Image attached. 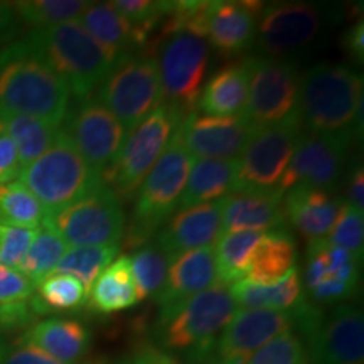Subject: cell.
Here are the masks:
<instances>
[{"mask_svg": "<svg viewBox=\"0 0 364 364\" xmlns=\"http://www.w3.org/2000/svg\"><path fill=\"white\" fill-rule=\"evenodd\" d=\"M294 326L292 309H241L218 336L204 361L208 364H247L258 349L284 332L292 331Z\"/></svg>", "mask_w": 364, "mask_h": 364, "instance_id": "4fadbf2b", "label": "cell"}, {"mask_svg": "<svg viewBox=\"0 0 364 364\" xmlns=\"http://www.w3.org/2000/svg\"><path fill=\"white\" fill-rule=\"evenodd\" d=\"M0 364H63L22 339L11 344L0 343Z\"/></svg>", "mask_w": 364, "mask_h": 364, "instance_id": "ee69618b", "label": "cell"}, {"mask_svg": "<svg viewBox=\"0 0 364 364\" xmlns=\"http://www.w3.org/2000/svg\"><path fill=\"white\" fill-rule=\"evenodd\" d=\"M260 236L257 231H235L218 238L213 247L218 284L228 287L247 277L250 258Z\"/></svg>", "mask_w": 364, "mask_h": 364, "instance_id": "1f68e13d", "label": "cell"}, {"mask_svg": "<svg viewBox=\"0 0 364 364\" xmlns=\"http://www.w3.org/2000/svg\"><path fill=\"white\" fill-rule=\"evenodd\" d=\"M295 260H297V245L294 236L284 228L267 231L262 233L253 250L245 279L258 285L275 284L292 270Z\"/></svg>", "mask_w": 364, "mask_h": 364, "instance_id": "83f0119b", "label": "cell"}, {"mask_svg": "<svg viewBox=\"0 0 364 364\" xmlns=\"http://www.w3.org/2000/svg\"><path fill=\"white\" fill-rule=\"evenodd\" d=\"M130 268L139 300L156 297L166 282L169 258L157 245H147V247H140L132 255Z\"/></svg>", "mask_w": 364, "mask_h": 364, "instance_id": "8d00e7d4", "label": "cell"}, {"mask_svg": "<svg viewBox=\"0 0 364 364\" xmlns=\"http://www.w3.org/2000/svg\"><path fill=\"white\" fill-rule=\"evenodd\" d=\"M184 117L177 108L161 103L130 132L115 161L102 174L103 184L110 188L120 201H130L136 194Z\"/></svg>", "mask_w": 364, "mask_h": 364, "instance_id": "52a82bcc", "label": "cell"}, {"mask_svg": "<svg viewBox=\"0 0 364 364\" xmlns=\"http://www.w3.org/2000/svg\"><path fill=\"white\" fill-rule=\"evenodd\" d=\"M19 179L48 215L61 211L103 186L102 174L80 156L65 130L51 149L22 169Z\"/></svg>", "mask_w": 364, "mask_h": 364, "instance_id": "5b68a950", "label": "cell"}, {"mask_svg": "<svg viewBox=\"0 0 364 364\" xmlns=\"http://www.w3.org/2000/svg\"><path fill=\"white\" fill-rule=\"evenodd\" d=\"M348 204H351L354 209L364 213V172L363 166L354 167L348 184Z\"/></svg>", "mask_w": 364, "mask_h": 364, "instance_id": "7dc6e473", "label": "cell"}, {"mask_svg": "<svg viewBox=\"0 0 364 364\" xmlns=\"http://www.w3.org/2000/svg\"><path fill=\"white\" fill-rule=\"evenodd\" d=\"M351 134H307L300 136L294 156L279 182L280 194L307 186L316 189H329L339 179L344 167Z\"/></svg>", "mask_w": 364, "mask_h": 364, "instance_id": "9a60e30c", "label": "cell"}, {"mask_svg": "<svg viewBox=\"0 0 364 364\" xmlns=\"http://www.w3.org/2000/svg\"><path fill=\"white\" fill-rule=\"evenodd\" d=\"M147 354H149L150 361H152L154 364H179L172 358L167 356V354L159 353V351H156V349H147Z\"/></svg>", "mask_w": 364, "mask_h": 364, "instance_id": "681fc988", "label": "cell"}, {"mask_svg": "<svg viewBox=\"0 0 364 364\" xmlns=\"http://www.w3.org/2000/svg\"><path fill=\"white\" fill-rule=\"evenodd\" d=\"M112 6L129 22L142 44H145L152 31L162 24L164 17L169 11V2H152V0H117L112 2Z\"/></svg>", "mask_w": 364, "mask_h": 364, "instance_id": "f35d334b", "label": "cell"}, {"mask_svg": "<svg viewBox=\"0 0 364 364\" xmlns=\"http://www.w3.org/2000/svg\"><path fill=\"white\" fill-rule=\"evenodd\" d=\"M130 364H154L152 361H150V358H149V354H147V351H144V353H140L139 356H136L134 361H132Z\"/></svg>", "mask_w": 364, "mask_h": 364, "instance_id": "f907efd6", "label": "cell"}, {"mask_svg": "<svg viewBox=\"0 0 364 364\" xmlns=\"http://www.w3.org/2000/svg\"><path fill=\"white\" fill-rule=\"evenodd\" d=\"M194 159L182 147L176 132L169 145L154 164L142 186L136 191V201L129 228V245L140 247L156 233L172 213L179 208L181 196Z\"/></svg>", "mask_w": 364, "mask_h": 364, "instance_id": "8992f818", "label": "cell"}, {"mask_svg": "<svg viewBox=\"0 0 364 364\" xmlns=\"http://www.w3.org/2000/svg\"><path fill=\"white\" fill-rule=\"evenodd\" d=\"M34 287L22 272L0 265V307L29 300L34 295Z\"/></svg>", "mask_w": 364, "mask_h": 364, "instance_id": "7bdbcfd3", "label": "cell"}, {"mask_svg": "<svg viewBox=\"0 0 364 364\" xmlns=\"http://www.w3.org/2000/svg\"><path fill=\"white\" fill-rule=\"evenodd\" d=\"M86 290L78 279L65 273H51L38 284L34 295L41 314L48 311H73L85 304Z\"/></svg>", "mask_w": 364, "mask_h": 364, "instance_id": "74e56055", "label": "cell"}, {"mask_svg": "<svg viewBox=\"0 0 364 364\" xmlns=\"http://www.w3.org/2000/svg\"><path fill=\"white\" fill-rule=\"evenodd\" d=\"M302 135L300 115L279 125L253 127L238 157L235 193L277 191Z\"/></svg>", "mask_w": 364, "mask_h": 364, "instance_id": "ba28073f", "label": "cell"}, {"mask_svg": "<svg viewBox=\"0 0 364 364\" xmlns=\"http://www.w3.org/2000/svg\"><path fill=\"white\" fill-rule=\"evenodd\" d=\"M236 172H238V159H230V161L196 159L191 166L188 182L177 209L220 201L235 193Z\"/></svg>", "mask_w": 364, "mask_h": 364, "instance_id": "484cf974", "label": "cell"}, {"mask_svg": "<svg viewBox=\"0 0 364 364\" xmlns=\"http://www.w3.org/2000/svg\"><path fill=\"white\" fill-rule=\"evenodd\" d=\"M216 263L213 247L191 250L169 258L166 282L156 297L162 311L179 306L181 302L216 285Z\"/></svg>", "mask_w": 364, "mask_h": 364, "instance_id": "44dd1931", "label": "cell"}, {"mask_svg": "<svg viewBox=\"0 0 364 364\" xmlns=\"http://www.w3.org/2000/svg\"><path fill=\"white\" fill-rule=\"evenodd\" d=\"M22 339L63 364H75L88 353L91 334L76 318L51 317L31 326Z\"/></svg>", "mask_w": 364, "mask_h": 364, "instance_id": "d4e9b609", "label": "cell"}, {"mask_svg": "<svg viewBox=\"0 0 364 364\" xmlns=\"http://www.w3.org/2000/svg\"><path fill=\"white\" fill-rule=\"evenodd\" d=\"M98 90L97 98L132 132L162 103L156 58L135 53L122 59Z\"/></svg>", "mask_w": 364, "mask_h": 364, "instance_id": "9c48e42d", "label": "cell"}, {"mask_svg": "<svg viewBox=\"0 0 364 364\" xmlns=\"http://www.w3.org/2000/svg\"><path fill=\"white\" fill-rule=\"evenodd\" d=\"M68 250L70 247L61 240V236L49 226L43 225L36 230V236L27 250L19 272L24 273L34 285H38L41 280L56 270L58 263L68 253Z\"/></svg>", "mask_w": 364, "mask_h": 364, "instance_id": "836d02e7", "label": "cell"}, {"mask_svg": "<svg viewBox=\"0 0 364 364\" xmlns=\"http://www.w3.org/2000/svg\"><path fill=\"white\" fill-rule=\"evenodd\" d=\"M118 250H120L118 245L78 247L68 250V253L61 258L53 273H65V275L75 277L83 284L86 294H88L105 268L115 260Z\"/></svg>", "mask_w": 364, "mask_h": 364, "instance_id": "e575fe53", "label": "cell"}, {"mask_svg": "<svg viewBox=\"0 0 364 364\" xmlns=\"http://www.w3.org/2000/svg\"><path fill=\"white\" fill-rule=\"evenodd\" d=\"M258 48L270 58L304 48L321 29V12L307 2H284L262 7Z\"/></svg>", "mask_w": 364, "mask_h": 364, "instance_id": "ac0fdd59", "label": "cell"}, {"mask_svg": "<svg viewBox=\"0 0 364 364\" xmlns=\"http://www.w3.org/2000/svg\"><path fill=\"white\" fill-rule=\"evenodd\" d=\"M326 240L334 247L344 248L361 257L364 245V213L343 201L334 226Z\"/></svg>", "mask_w": 364, "mask_h": 364, "instance_id": "ab89813d", "label": "cell"}, {"mask_svg": "<svg viewBox=\"0 0 364 364\" xmlns=\"http://www.w3.org/2000/svg\"><path fill=\"white\" fill-rule=\"evenodd\" d=\"M248 98L241 117L252 127H270L299 117V73L277 58L245 61Z\"/></svg>", "mask_w": 364, "mask_h": 364, "instance_id": "8fae6325", "label": "cell"}, {"mask_svg": "<svg viewBox=\"0 0 364 364\" xmlns=\"http://www.w3.org/2000/svg\"><path fill=\"white\" fill-rule=\"evenodd\" d=\"M299 115L312 134L363 135V76L321 63L299 78Z\"/></svg>", "mask_w": 364, "mask_h": 364, "instance_id": "7a4b0ae2", "label": "cell"}, {"mask_svg": "<svg viewBox=\"0 0 364 364\" xmlns=\"http://www.w3.org/2000/svg\"><path fill=\"white\" fill-rule=\"evenodd\" d=\"M46 218L48 211L21 182L0 186V225L38 230Z\"/></svg>", "mask_w": 364, "mask_h": 364, "instance_id": "d6a6232c", "label": "cell"}, {"mask_svg": "<svg viewBox=\"0 0 364 364\" xmlns=\"http://www.w3.org/2000/svg\"><path fill=\"white\" fill-rule=\"evenodd\" d=\"M209 46L199 36L174 33L159 48L157 70L162 103L188 115L194 112L208 71Z\"/></svg>", "mask_w": 364, "mask_h": 364, "instance_id": "7c38bea8", "label": "cell"}, {"mask_svg": "<svg viewBox=\"0 0 364 364\" xmlns=\"http://www.w3.org/2000/svg\"><path fill=\"white\" fill-rule=\"evenodd\" d=\"M344 49L356 61L363 63L364 59V22L359 19L344 36Z\"/></svg>", "mask_w": 364, "mask_h": 364, "instance_id": "bcb514c9", "label": "cell"}, {"mask_svg": "<svg viewBox=\"0 0 364 364\" xmlns=\"http://www.w3.org/2000/svg\"><path fill=\"white\" fill-rule=\"evenodd\" d=\"M78 22L102 48L112 68L122 59L135 54L136 49L144 46L129 22L115 11L112 2H90Z\"/></svg>", "mask_w": 364, "mask_h": 364, "instance_id": "cb8c5ba5", "label": "cell"}, {"mask_svg": "<svg viewBox=\"0 0 364 364\" xmlns=\"http://www.w3.org/2000/svg\"><path fill=\"white\" fill-rule=\"evenodd\" d=\"M22 41L80 100L91 97L112 71L102 48L78 21L39 27Z\"/></svg>", "mask_w": 364, "mask_h": 364, "instance_id": "3957f363", "label": "cell"}, {"mask_svg": "<svg viewBox=\"0 0 364 364\" xmlns=\"http://www.w3.org/2000/svg\"><path fill=\"white\" fill-rule=\"evenodd\" d=\"M90 364H100V363H90Z\"/></svg>", "mask_w": 364, "mask_h": 364, "instance_id": "816d5d0a", "label": "cell"}, {"mask_svg": "<svg viewBox=\"0 0 364 364\" xmlns=\"http://www.w3.org/2000/svg\"><path fill=\"white\" fill-rule=\"evenodd\" d=\"M285 225L284 196L270 193H231L223 199L221 235L235 231H273Z\"/></svg>", "mask_w": 364, "mask_h": 364, "instance_id": "7402d4cb", "label": "cell"}, {"mask_svg": "<svg viewBox=\"0 0 364 364\" xmlns=\"http://www.w3.org/2000/svg\"><path fill=\"white\" fill-rule=\"evenodd\" d=\"M343 201L324 189L295 186L284 199L285 221L309 241L324 240L331 233Z\"/></svg>", "mask_w": 364, "mask_h": 364, "instance_id": "603a6c76", "label": "cell"}, {"mask_svg": "<svg viewBox=\"0 0 364 364\" xmlns=\"http://www.w3.org/2000/svg\"><path fill=\"white\" fill-rule=\"evenodd\" d=\"M63 130L70 136L80 156L98 174H103L115 161L130 134L120 124V120L93 95L81 100L68 120V127Z\"/></svg>", "mask_w": 364, "mask_h": 364, "instance_id": "5bb4252c", "label": "cell"}, {"mask_svg": "<svg viewBox=\"0 0 364 364\" xmlns=\"http://www.w3.org/2000/svg\"><path fill=\"white\" fill-rule=\"evenodd\" d=\"M44 225L56 231L68 247H105L124 238L125 213L120 199L103 184L80 201L48 215Z\"/></svg>", "mask_w": 364, "mask_h": 364, "instance_id": "30bf717a", "label": "cell"}, {"mask_svg": "<svg viewBox=\"0 0 364 364\" xmlns=\"http://www.w3.org/2000/svg\"><path fill=\"white\" fill-rule=\"evenodd\" d=\"M21 172L22 167L16 145L0 127V186L14 182L21 176Z\"/></svg>", "mask_w": 364, "mask_h": 364, "instance_id": "f6af8a7d", "label": "cell"}, {"mask_svg": "<svg viewBox=\"0 0 364 364\" xmlns=\"http://www.w3.org/2000/svg\"><path fill=\"white\" fill-rule=\"evenodd\" d=\"M230 294L236 307L268 309V311H290L304 297V285L299 268H292L275 284L258 285L241 279L230 285Z\"/></svg>", "mask_w": 364, "mask_h": 364, "instance_id": "f1b7e54d", "label": "cell"}, {"mask_svg": "<svg viewBox=\"0 0 364 364\" xmlns=\"http://www.w3.org/2000/svg\"><path fill=\"white\" fill-rule=\"evenodd\" d=\"M307 361L302 341L292 331H287L258 349L247 364H307Z\"/></svg>", "mask_w": 364, "mask_h": 364, "instance_id": "60d3db41", "label": "cell"}, {"mask_svg": "<svg viewBox=\"0 0 364 364\" xmlns=\"http://www.w3.org/2000/svg\"><path fill=\"white\" fill-rule=\"evenodd\" d=\"M88 6L90 2L83 0H27L14 2L12 9L17 19L39 29L78 21Z\"/></svg>", "mask_w": 364, "mask_h": 364, "instance_id": "d590c367", "label": "cell"}, {"mask_svg": "<svg viewBox=\"0 0 364 364\" xmlns=\"http://www.w3.org/2000/svg\"><path fill=\"white\" fill-rule=\"evenodd\" d=\"M0 127L16 145L22 169L38 161L46 150L51 149L63 130L61 127L41 118L9 115V113H0Z\"/></svg>", "mask_w": 364, "mask_h": 364, "instance_id": "4dcf8cb0", "label": "cell"}, {"mask_svg": "<svg viewBox=\"0 0 364 364\" xmlns=\"http://www.w3.org/2000/svg\"><path fill=\"white\" fill-rule=\"evenodd\" d=\"M70 97L65 81L24 41L0 51V113L34 117L61 127Z\"/></svg>", "mask_w": 364, "mask_h": 364, "instance_id": "6da1fadb", "label": "cell"}, {"mask_svg": "<svg viewBox=\"0 0 364 364\" xmlns=\"http://www.w3.org/2000/svg\"><path fill=\"white\" fill-rule=\"evenodd\" d=\"M248 98L247 65L233 63L221 68L204 85L198 105L203 113L213 117H240Z\"/></svg>", "mask_w": 364, "mask_h": 364, "instance_id": "4316f807", "label": "cell"}, {"mask_svg": "<svg viewBox=\"0 0 364 364\" xmlns=\"http://www.w3.org/2000/svg\"><path fill=\"white\" fill-rule=\"evenodd\" d=\"M34 236L36 230L0 225V265L19 270Z\"/></svg>", "mask_w": 364, "mask_h": 364, "instance_id": "b9f144b4", "label": "cell"}, {"mask_svg": "<svg viewBox=\"0 0 364 364\" xmlns=\"http://www.w3.org/2000/svg\"><path fill=\"white\" fill-rule=\"evenodd\" d=\"M260 2H209L204 41L223 54H238L257 36Z\"/></svg>", "mask_w": 364, "mask_h": 364, "instance_id": "ffe728a7", "label": "cell"}, {"mask_svg": "<svg viewBox=\"0 0 364 364\" xmlns=\"http://www.w3.org/2000/svg\"><path fill=\"white\" fill-rule=\"evenodd\" d=\"M253 127L243 117H213L191 112L176 135L191 157L230 161L238 159Z\"/></svg>", "mask_w": 364, "mask_h": 364, "instance_id": "e0dca14e", "label": "cell"}, {"mask_svg": "<svg viewBox=\"0 0 364 364\" xmlns=\"http://www.w3.org/2000/svg\"><path fill=\"white\" fill-rule=\"evenodd\" d=\"M223 199L179 209V213L167 221L159 231L156 243L167 258L216 243L221 236Z\"/></svg>", "mask_w": 364, "mask_h": 364, "instance_id": "d6986e66", "label": "cell"}, {"mask_svg": "<svg viewBox=\"0 0 364 364\" xmlns=\"http://www.w3.org/2000/svg\"><path fill=\"white\" fill-rule=\"evenodd\" d=\"M236 311L230 289L216 284L159 314L157 339L169 351L188 353L194 361H204Z\"/></svg>", "mask_w": 364, "mask_h": 364, "instance_id": "277c9868", "label": "cell"}, {"mask_svg": "<svg viewBox=\"0 0 364 364\" xmlns=\"http://www.w3.org/2000/svg\"><path fill=\"white\" fill-rule=\"evenodd\" d=\"M17 22H19V19L14 12L12 4L0 2V46L6 44L16 34Z\"/></svg>", "mask_w": 364, "mask_h": 364, "instance_id": "c3c4849f", "label": "cell"}, {"mask_svg": "<svg viewBox=\"0 0 364 364\" xmlns=\"http://www.w3.org/2000/svg\"><path fill=\"white\" fill-rule=\"evenodd\" d=\"M304 336L309 364H364V317L356 306L341 304Z\"/></svg>", "mask_w": 364, "mask_h": 364, "instance_id": "2e32d148", "label": "cell"}, {"mask_svg": "<svg viewBox=\"0 0 364 364\" xmlns=\"http://www.w3.org/2000/svg\"><path fill=\"white\" fill-rule=\"evenodd\" d=\"M90 306L97 312L113 314L139 304V294L132 277L130 258L120 257L105 268L90 289Z\"/></svg>", "mask_w": 364, "mask_h": 364, "instance_id": "f546056e", "label": "cell"}, {"mask_svg": "<svg viewBox=\"0 0 364 364\" xmlns=\"http://www.w3.org/2000/svg\"><path fill=\"white\" fill-rule=\"evenodd\" d=\"M307 364H309V361H307Z\"/></svg>", "mask_w": 364, "mask_h": 364, "instance_id": "f5cc1de1", "label": "cell"}]
</instances>
